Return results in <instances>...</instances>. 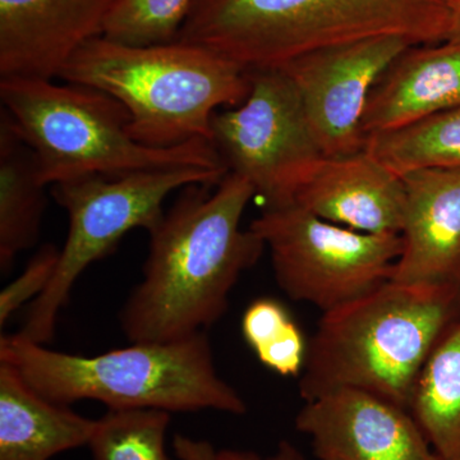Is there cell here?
<instances>
[{
	"label": "cell",
	"instance_id": "6da1fadb",
	"mask_svg": "<svg viewBox=\"0 0 460 460\" xmlns=\"http://www.w3.org/2000/svg\"><path fill=\"white\" fill-rule=\"evenodd\" d=\"M206 184L184 187L150 230L144 278L119 321L131 343H165L205 332L228 310L239 277L253 268L265 243L241 220L252 184L228 172L211 192Z\"/></svg>",
	"mask_w": 460,
	"mask_h": 460
},
{
	"label": "cell",
	"instance_id": "7a4b0ae2",
	"mask_svg": "<svg viewBox=\"0 0 460 460\" xmlns=\"http://www.w3.org/2000/svg\"><path fill=\"white\" fill-rule=\"evenodd\" d=\"M452 18L453 0H193L177 40L251 72L384 36L438 44L449 38Z\"/></svg>",
	"mask_w": 460,
	"mask_h": 460
},
{
	"label": "cell",
	"instance_id": "3957f363",
	"mask_svg": "<svg viewBox=\"0 0 460 460\" xmlns=\"http://www.w3.org/2000/svg\"><path fill=\"white\" fill-rule=\"evenodd\" d=\"M459 316V288L389 280L323 314L308 341L299 394L307 402L353 387L410 410L423 366Z\"/></svg>",
	"mask_w": 460,
	"mask_h": 460
},
{
	"label": "cell",
	"instance_id": "277c9868",
	"mask_svg": "<svg viewBox=\"0 0 460 460\" xmlns=\"http://www.w3.org/2000/svg\"><path fill=\"white\" fill-rule=\"evenodd\" d=\"M58 78L113 96L131 115L133 140L154 148L211 141L214 114L242 104L251 91L243 66L180 40L137 47L99 36L75 51Z\"/></svg>",
	"mask_w": 460,
	"mask_h": 460
},
{
	"label": "cell",
	"instance_id": "5b68a950",
	"mask_svg": "<svg viewBox=\"0 0 460 460\" xmlns=\"http://www.w3.org/2000/svg\"><path fill=\"white\" fill-rule=\"evenodd\" d=\"M0 361L16 367L48 401H95L111 408L214 410L241 416L247 404L217 374L205 332L165 343H132L98 356L57 352L20 335H2Z\"/></svg>",
	"mask_w": 460,
	"mask_h": 460
},
{
	"label": "cell",
	"instance_id": "8992f818",
	"mask_svg": "<svg viewBox=\"0 0 460 460\" xmlns=\"http://www.w3.org/2000/svg\"><path fill=\"white\" fill-rule=\"evenodd\" d=\"M2 108L31 147L45 186L89 175L120 177L155 169L228 171L213 142L144 146L131 137V115L102 91L36 77L0 78Z\"/></svg>",
	"mask_w": 460,
	"mask_h": 460
},
{
	"label": "cell",
	"instance_id": "52a82bcc",
	"mask_svg": "<svg viewBox=\"0 0 460 460\" xmlns=\"http://www.w3.org/2000/svg\"><path fill=\"white\" fill-rule=\"evenodd\" d=\"M228 172L184 166L120 177L89 175L54 184L51 196L68 214V235L53 280L32 302L17 334L33 343H51L60 310L90 265L111 255L131 230L155 228L172 192L192 184L217 186Z\"/></svg>",
	"mask_w": 460,
	"mask_h": 460
},
{
	"label": "cell",
	"instance_id": "ba28073f",
	"mask_svg": "<svg viewBox=\"0 0 460 460\" xmlns=\"http://www.w3.org/2000/svg\"><path fill=\"white\" fill-rule=\"evenodd\" d=\"M270 252L278 286L323 313L392 280L401 234H370L321 219L298 204L265 208L250 226Z\"/></svg>",
	"mask_w": 460,
	"mask_h": 460
},
{
	"label": "cell",
	"instance_id": "9c48e42d",
	"mask_svg": "<svg viewBox=\"0 0 460 460\" xmlns=\"http://www.w3.org/2000/svg\"><path fill=\"white\" fill-rule=\"evenodd\" d=\"M250 95L217 111L211 142L230 172L246 178L265 208L296 204L325 159L298 91L280 68L251 71Z\"/></svg>",
	"mask_w": 460,
	"mask_h": 460
},
{
	"label": "cell",
	"instance_id": "30bf717a",
	"mask_svg": "<svg viewBox=\"0 0 460 460\" xmlns=\"http://www.w3.org/2000/svg\"><path fill=\"white\" fill-rule=\"evenodd\" d=\"M411 47L405 39L384 36L313 51L280 66L298 91L323 155L363 150L362 122L372 90Z\"/></svg>",
	"mask_w": 460,
	"mask_h": 460
},
{
	"label": "cell",
	"instance_id": "8fae6325",
	"mask_svg": "<svg viewBox=\"0 0 460 460\" xmlns=\"http://www.w3.org/2000/svg\"><path fill=\"white\" fill-rule=\"evenodd\" d=\"M296 429L317 460H443L410 411L353 387L305 402Z\"/></svg>",
	"mask_w": 460,
	"mask_h": 460
},
{
	"label": "cell",
	"instance_id": "7c38bea8",
	"mask_svg": "<svg viewBox=\"0 0 460 460\" xmlns=\"http://www.w3.org/2000/svg\"><path fill=\"white\" fill-rule=\"evenodd\" d=\"M119 0H0V78L54 80Z\"/></svg>",
	"mask_w": 460,
	"mask_h": 460
},
{
	"label": "cell",
	"instance_id": "4fadbf2b",
	"mask_svg": "<svg viewBox=\"0 0 460 460\" xmlns=\"http://www.w3.org/2000/svg\"><path fill=\"white\" fill-rule=\"evenodd\" d=\"M402 180L407 206L392 280L460 289V169H419Z\"/></svg>",
	"mask_w": 460,
	"mask_h": 460
},
{
	"label": "cell",
	"instance_id": "5bb4252c",
	"mask_svg": "<svg viewBox=\"0 0 460 460\" xmlns=\"http://www.w3.org/2000/svg\"><path fill=\"white\" fill-rule=\"evenodd\" d=\"M296 204L321 219L370 234H401L407 193L401 175L368 154L325 157Z\"/></svg>",
	"mask_w": 460,
	"mask_h": 460
},
{
	"label": "cell",
	"instance_id": "9a60e30c",
	"mask_svg": "<svg viewBox=\"0 0 460 460\" xmlns=\"http://www.w3.org/2000/svg\"><path fill=\"white\" fill-rule=\"evenodd\" d=\"M460 105V42L414 45L372 90L362 132H392Z\"/></svg>",
	"mask_w": 460,
	"mask_h": 460
},
{
	"label": "cell",
	"instance_id": "2e32d148",
	"mask_svg": "<svg viewBox=\"0 0 460 460\" xmlns=\"http://www.w3.org/2000/svg\"><path fill=\"white\" fill-rule=\"evenodd\" d=\"M96 420L48 401L0 361V460H49L89 445Z\"/></svg>",
	"mask_w": 460,
	"mask_h": 460
},
{
	"label": "cell",
	"instance_id": "e0dca14e",
	"mask_svg": "<svg viewBox=\"0 0 460 460\" xmlns=\"http://www.w3.org/2000/svg\"><path fill=\"white\" fill-rule=\"evenodd\" d=\"M45 186L33 151L11 115L0 111V270L7 274L23 251L38 243L47 210Z\"/></svg>",
	"mask_w": 460,
	"mask_h": 460
},
{
	"label": "cell",
	"instance_id": "ac0fdd59",
	"mask_svg": "<svg viewBox=\"0 0 460 460\" xmlns=\"http://www.w3.org/2000/svg\"><path fill=\"white\" fill-rule=\"evenodd\" d=\"M408 411L441 459L459 458L460 316L429 354L414 384Z\"/></svg>",
	"mask_w": 460,
	"mask_h": 460
},
{
	"label": "cell",
	"instance_id": "d6986e66",
	"mask_svg": "<svg viewBox=\"0 0 460 460\" xmlns=\"http://www.w3.org/2000/svg\"><path fill=\"white\" fill-rule=\"evenodd\" d=\"M363 148L401 177L419 169H460V105L396 131L367 136Z\"/></svg>",
	"mask_w": 460,
	"mask_h": 460
},
{
	"label": "cell",
	"instance_id": "ffe728a7",
	"mask_svg": "<svg viewBox=\"0 0 460 460\" xmlns=\"http://www.w3.org/2000/svg\"><path fill=\"white\" fill-rule=\"evenodd\" d=\"M171 413L150 408H111L96 420L89 447L93 460H172L165 450Z\"/></svg>",
	"mask_w": 460,
	"mask_h": 460
},
{
	"label": "cell",
	"instance_id": "44dd1931",
	"mask_svg": "<svg viewBox=\"0 0 460 460\" xmlns=\"http://www.w3.org/2000/svg\"><path fill=\"white\" fill-rule=\"evenodd\" d=\"M193 0H119L102 36L123 44H166L177 40Z\"/></svg>",
	"mask_w": 460,
	"mask_h": 460
},
{
	"label": "cell",
	"instance_id": "7402d4cb",
	"mask_svg": "<svg viewBox=\"0 0 460 460\" xmlns=\"http://www.w3.org/2000/svg\"><path fill=\"white\" fill-rule=\"evenodd\" d=\"M60 250L54 244L39 248L25 270L0 293V328L4 329L12 314L27 302L36 301L49 287L59 262Z\"/></svg>",
	"mask_w": 460,
	"mask_h": 460
},
{
	"label": "cell",
	"instance_id": "603a6c76",
	"mask_svg": "<svg viewBox=\"0 0 460 460\" xmlns=\"http://www.w3.org/2000/svg\"><path fill=\"white\" fill-rule=\"evenodd\" d=\"M296 321L277 299L259 298L242 317V335L255 354L278 341Z\"/></svg>",
	"mask_w": 460,
	"mask_h": 460
},
{
	"label": "cell",
	"instance_id": "cb8c5ba5",
	"mask_svg": "<svg viewBox=\"0 0 460 460\" xmlns=\"http://www.w3.org/2000/svg\"><path fill=\"white\" fill-rule=\"evenodd\" d=\"M308 343L296 323L274 343L256 353L259 361L281 376H301L307 359Z\"/></svg>",
	"mask_w": 460,
	"mask_h": 460
},
{
	"label": "cell",
	"instance_id": "d4e9b609",
	"mask_svg": "<svg viewBox=\"0 0 460 460\" xmlns=\"http://www.w3.org/2000/svg\"><path fill=\"white\" fill-rule=\"evenodd\" d=\"M172 445L181 460H217V450L208 441L175 435Z\"/></svg>",
	"mask_w": 460,
	"mask_h": 460
},
{
	"label": "cell",
	"instance_id": "484cf974",
	"mask_svg": "<svg viewBox=\"0 0 460 460\" xmlns=\"http://www.w3.org/2000/svg\"><path fill=\"white\" fill-rule=\"evenodd\" d=\"M217 456V460H305L295 445L288 443V441H280L277 452L268 458H262L259 454L253 452L234 449L219 450Z\"/></svg>",
	"mask_w": 460,
	"mask_h": 460
},
{
	"label": "cell",
	"instance_id": "4316f807",
	"mask_svg": "<svg viewBox=\"0 0 460 460\" xmlns=\"http://www.w3.org/2000/svg\"><path fill=\"white\" fill-rule=\"evenodd\" d=\"M447 40L460 42V0H453L452 26Z\"/></svg>",
	"mask_w": 460,
	"mask_h": 460
},
{
	"label": "cell",
	"instance_id": "83f0119b",
	"mask_svg": "<svg viewBox=\"0 0 460 460\" xmlns=\"http://www.w3.org/2000/svg\"><path fill=\"white\" fill-rule=\"evenodd\" d=\"M456 460H460V456H459V458H456Z\"/></svg>",
	"mask_w": 460,
	"mask_h": 460
}]
</instances>
